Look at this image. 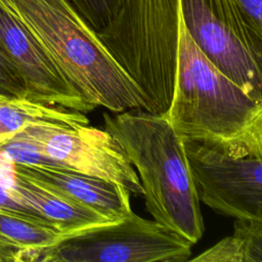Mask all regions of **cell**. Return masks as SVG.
<instances>
[{
	"label": "cell",
	"mask_w": 262,
	"mask_h": 262,
	"mask_svg": "<svg viewBox=\"0 0 262 262\" xmlns=\"http://www.w3.org/2000/svg\"><path fill=\"white\" fill-rule=\"evenodd\" d=\"M183 141L231 158H262V104L204 55L180 13L174 92L166 114Z\"/></svg>",
	"instance_id": "cell-1"
},
{
	"label": "cell",
	"mask_w": 262,
	"mask_h": 262,
	"mask_svg": "<svg viewBox=\"0 0 262 262\" xmlns=\"http://www.w3.org/2000/svg\"><path fill=\"white\" fill-rule=\"evenodd\" d=\"M103 123L136 169L154 220L198 243L205 230L200 193L184 141L167 115L137 107L104 114Z\"/></svg>",
	"instance_id": "cell-2"
},
{
	"label": "cell",
	"mask_w": 262,
	"mask_h": 262,
	"mask_svg": "<svg viewBox=\"0 0 262 262\" xmlns=\"http://www.w3.org/2000/svg\"><path fill=\"white\" fill-rule=\"evenodd\" d=\"M36 38L63 77L94 107H144L122 67L69 0H1Z\"/></svg>",
	"instance_id": "cell-3"
},
{
	"label": "cell",
	"mask_w": 262,
	"mask_h": 262,
	"mask_svg": "<svg viewBox=\"0 0 262 262\" xmlns=\"http://www.w3.org/2000/svg\"><path fill=\"white\" fill-rule=\"evenodd\" d=\"M179 0H123L98 38L139 89L145 110L166 115L177 69Z\"/></svg>",
	"instance_id": "cell-4"
},
{
	"label": "cell",
	"mask_w": 262,
	"mask_h": 262,
	"mask_svg": "<svg viewBox=\"0 0 262 262\" xmlns=\"http://www.w3.org/2000/svg\"><path fill=\"white\" fill-rule=\"evenodd\" d=\"M179 7L204 55L262 104V30L235 0H179Z\"/></svg>",
	"instance_id": "cell-5"
},
{
	"label": "cell",
	"mask_w": 262,
	"mask_h": 262,
	"mask_svg": "<svg viewBox=\"0 0 262 262\" xmlns=\"http://www.w3.org/2000/svg\"><path fill=\"white\" fill-rule=\"evenodd\" d=\"M192 244L157 221L131 212L124 219L68 237L48 249L46 262H184Z\"/></svg>",
	"instance_id": "cell-6"
},
{
	"label": "cell",
	"mask_w": 262,
	"mask_h": 262,
	"mask_svg": "<svg viewBox=\"0 0 262 262\" xmlns=\"http://www.w3.org/2000/svg\"><path fill=\"white\" fill-rule=\"evenodd\" d=\"M16 136L32 141L71 170L117 182L130 192L143 194L139 177L123 146L105 129L89 123L69 127L32 126Z\"/></svg>",
	"instance_id": "cell-7"
},
{
	"label": "cell",
	"mask_w": 262,
	"mask_h": 262,
	"mask_svg": "<svg viewBox=\"0 0 262 262\" xmlns=\"http://www.w3.org/2000/svg\"><path fill=\"white\" fill-rule=\"evenodd\" d=\"M200 199L218 214L262 221V158H231L184 141Z\"/></svg>",
	"instance_id": "cell-8"
},
{
	"label": "cell",
	"mask_w": 262,
	"mask_h": 262,
	"mask_svg": "<svg viewBox=\"0 0 262 262\" xmlns=\"http://www.w3.org/2000/svg\"><path fill=\"white\" fill-rule=\"evenodd\" d=\"M0 43L26 84V97L87 114L95 107L63 77L42 46L0 0Z\"/></svg>",
	"instance_id": "cell-9"
},
{
	"label": "cell",
	"mask_w": 262,
	"mask_h": 262,
	"mask_svg": "<svg viewBox=\"0 0 262 262\" xmlns=\"http://www.w3.org/2000/svg\"><path fill=\"white\" fill-rule=\"evenodd\" d=\"M13 170L26 178L96 211L113 222L131 212L130 191L123 185L71 169L25 167L13 164Z\"/></svg>",
	"instance_id": "cell-10"
},
{
	"label": "cell",
	"mask_w": 262,
	"mask_h": 262,
	"mask_svg": "<svg viewBox=\"0 0 262 262\" xmlns=\"http://www.w3.org/2000/svg\"><path fill=\"white\" fill-rule=\"evenodd\" d=\"M13 198L29 206L59 232L71 237L89 229L114 223L94 210L79 205L13 170L9 184Z\"/></svg>",
	"instance_id": "cell-11"
},
{
	"label": "cell",
	"mask_w": 262,
	"mask_h": 262,
	"mask_svg": "<svg viewBox=\"0 0 262 262\" xmlns=\"http://www.w3.org/2000/svg\"><path fill=\"white\" fill-rule=\"evenodd\" d=\"M68 237L45 221L0 209V247L9 261H43L48 249Z\"/></svg>",
	"instance_id": "cell-12"
},
{
	"label": "cell",
	"mask_w": 262,
	"mask_h": 262,
	"mask_svg": "<svg viewBox=\"0 0 262 262\" xmlns=\"http://www.w3.org/2000/svg\"><path fill=\"white\" fill-rule=\"evenodd\" d=\"M88 123L84 113L0 92V144L32 126L69 127Z\"/></svg>",
	"instance_id": "cell-13"
},
{
	"label": "cell",
	"mask_w": 262,
	"mask_h": 262,
	"mask_svg": "<svg viewBox=\"0 0 262 262\" xmlns=\"http://www.w3.org/2000/svg\"><path fill=\"white\" fill-rule=\"evenodd\" d=\"M236 253V262H262V221L236 218L229 235Z\"/></svg>",
	"instance_id": "cell-14"
},
{
	"label": "cell",
	"mask_w": 262,
	"mask_h": 262,
	"mask_svg": "<svg viewBox=\"0 0 262 262\" xmlns=\"http://www.w3.org/2000/svg\"><path fill=\"white\" fill-rule=\"evenodd\" d=\"M0 157L25 167L69 169L45 155L38 145L19 136L0 144Z\"/></svg>",
	"instance_id": "cell-15"
},
{
	"label": "cell",
	"mask_w": 262,
	"mask_h": 262,
	"mask_svg": "<svg viewBox=\"0 0 262 262\" xmlns=\"http://www.w3.org/2000/svg\"><path fill=\"white\" fill-rule=\"evenodd\" d=\"M83 19L95 31L105 28L120 9L123 0H69Z\"/></svg>",
	"instance_id": "cell-16"
},
{
	"label": "cell",
	"mask_w": 262,
	"mask_h": 262,
	"mask_svg": "<svg viewBox=\"0 0 262 262\" xmlns=\"http://www.w3.org/2000/svg\"><path fill=\"white\" fill-rule=\"evenodd\" d=\"M0 92L26 97V84L0 43Z\"/></svg>",
	"instance_id": "cell-17"
},
{
	"label": "cell",
	"mask_w": 262,
	"mask_h": 262,
	"mask_svg": "<svg viewBox=\"0 0 262 262\" xmlns=\"http://www.w3.org/2000/svg\"><path fill=\"white\" fill-rule=\"evenodd\" d=\"M0 209L16 212V213H19V214H23V215H26V216H29L32 218H36V219H39V220L49 223L42 216H40L35 210L31 209L29 206L23 205L19 202H17L13 198L12 193L10 192V188L3 185L1 182H0Z\"/></svg>",
	"instance_id": "cell-18"
},
{
	"label": "cell",
	"mask_w": 262,
	"mask_h": 262,
	"mask_svg": "<svg viewBox=\"0 0 262 262\" xmlns=\"http://www.w3.org/2000/svg\"><path fill=\"white\" fill-rule=\"evenodd\" d=\"M242 10L262 30V0H235Z\"/></svg>",
	"instance_id": "cell-19"
},
{
	"label": "cell",
	"mask_w": 262,
	"mask_h": 262,
	"mask_svg": "<svg viewBox=\"0 0 262 262\" xmlns=\"http://www.w3.org/2000/svg\"><path fill=\"white\" fill-rule=\"evenodd\" d=\"M0 261H9V257H8V254L6 253L5 250H3L1 247H0Z\"/></svg>",
	"instance_id": "cell-20"
}]
</instances>
